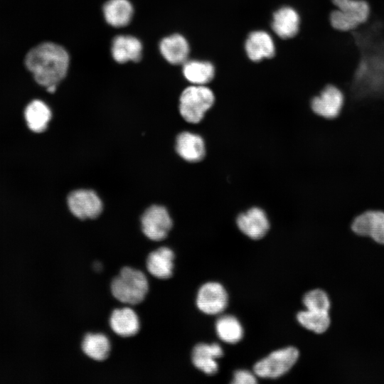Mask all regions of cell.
Wrapping results in <instances>:
<instances>
[{"label":"cell","instance_id":"obj_1","mask_svg":"<svg viewBox=\"0 0 384 384\" xmlns=\"http://www.w3.org/2000/svg\"><path fill=\"white\" fill-rule=\"evenodd\" d=\"M70 58L61 46L45 42L31 48L26 55L25 64L39 85H58L66 75Z\"/></svg>","mask_w":384,"mask_h":384},{"label":"cell","instance_id":"obj_2","mask_svg":"<svg viewBox=\"0 0 384 384\" xmlns=\"http://www.w3.org/2000/svg\"><path fill=\"white\" fill-rule=\"evenodd\" d=\"M149 291V282L140 270L123 267L111 283V292L119 302L135 305L144 301Z\"/></svg>","mask_w":384,"mask_h":384},{"label":"cell","instance_id":"obj_3","mask_svg":"<svg viewBox=\"0 0 384 384\" xmlns=\"http://www.w3.org/2000/svg\"><path fill=\"white\" fill-rule=\"evenodd\" d=\"M214 94L205 85H193L186 87L179 100V111L190 123H198L213 105Z\"/></svg>","mask_w":384,"mask_h":384},{"label":"cell","instance_id":"obj_4","mask_svg":"<svg viewBox=\"0 0 384 384\" xmlns=\"http://www.w3.org/2000/svg\"><path fill=\"white\" fill-rule=\"evenodd\" d=\"M299 355L298 349L292 346L274 351L254 365V373L262 378H277L293 367Z\"/></svg>","mask_w":384,"mask_h":384},{"label":"cell","instance_id":"obj_5","mask_svg":"<svg viewBox=\"0 0 384 384\" xmlns=\"http://www.w3.org/2000/svg\"><path fill=\"white\" fill-rule=\"evenodd\" d=\"M345 103L342 90L333 84H327L310 100L311 111L319 117L327 119L336 118Z\"/></svg>","mask_w":384,"mask_h":384},{"label":"cell","instance_id":"obj_6","mask_svg":"<svg viewBox=\"0 0 384 384\" xmlns=\"http://www.w3.org/2000/svg\"><path fill=\"white\" fill-rule=\"evenodd\" d=\"M352 232L360 237L369 238L384 245V211L368 210L356 216L351 223Z\"/></svg>","mask_w":384,"mask_h":384},{"label":"cell","instance_id":"obj_7","mask_svg":"<svg viewBox=\"0 0 384 384\" xmlns=\"http://www.w3.org/2000/svg\"><path fill=\"white\" fill-rule=\"evenodd\" d=\"M141 223L144 234L154 241L166 238L173 225L168 210L159 205L148 208L142 217Z\"/></svg>","mask_w":384,"mask_h":384},{"label":"cell","instance_id":"obj_8","mask_svg":"<svg viewBox=\"0 0 384 384\" xmlns=\"http://www.w3.org/2000/svg\"><path fill=\"white\" fill-rule=\"evenodd\" d=\"M71 213L80 219L95 218L102 212V203L92 190L79 189L71 192L68 197Z\"/></svg>","mask_w":384,"mask_h":384},{"label":"cell","instance_id":"obj_9","mask_svg":"<svg viewBox=\"0 0 384 384\" xmlns=\"http://www.w3.org/2000/svg\"><path fill=\"white\" fill-rule=\"evenodd\" d=\"M228 294L218 282H209L201 287L198 292L196 304L202 312L215 315L223 312L228 305Z\"/></svg>","mask_w":384,"mask_h":384},{"label":"cell","instance_id":"obj_10","mask_svg":"<svg viewBox=\"0 0 384 384\" xmlns=\"http://www.w3.org/2000/svg\"><path fill=\"white\" fill-rule=\"evenodd\" d=\"M237 225L245 235L254 240L264 237L270 228L265 213L257 207L240 214L237 218Z\"/></svg>","mask_w":384,"mask_h":384},{"label":"cell","instance_id":"obj_11","mask_svg":"<svg viewBox=\"0 0 384 384\" xmlns=\"http://www.w3.org/2000/svg\"><path fill=\"white\" fill-rule=\"evenodd\" d=\"M223 355V349L217 343H198L193 349L191 359L196 368L207 375H213L218 370L215 359Z\"/></svg>","mask_w":384,"mask_h":384},{"label":"cell","instance_id":"obj_12","mask_svg":"<svg viewBox=\"0 0 384 384\" xmlns=\"http://www.w3.org/2000/svg\"><path fill=\"white\" fill-rule=\"evenodd\" d=\"M114 60L119 63L140 60L142 53L141 41L134 36L119 35L114 37L111 46Z\"/></svg>","mask_w":384,"mask_h":384},{"label":"cell","instance_id":"obj_13","mask_svg":"<svg viewBox=\"0 0 384 384\" xmlns=\"http://www.w3.org/2000/svg\"><path fill=\"white\" fill-rule=\"evenodd\" d=\"M174 253L167 247L154 250L147 257L146 265L148 272L154 277L161 279L170 278L174 267Z\"/></svg>","mask_w":384,"mask_h":384},{"label":"cell","instance_id":"obj_14","mask_svg":"<svg viewBox=\"0 0 384 384\" xmlns=\"http://www.w3.org/2000/svg\"><path fill=\"white\" fill-rule=\"evenodd\" d=\"M110 325L112 330L122 337L133 336L140 329L138 315L129 307L114 309L110 318Z\"/></svg>","mask_w":384,"mask_h":384},{"label":"cell","instance_id":"obj_15","mask_svg":"<svg viewBox=\"0 0 384 384\" xmlns=\"http://www.w3.org/2000/svg\"><path fill=\"white\" fill-rule=\"evenodd\" d=\"M245 48L249 58L255 62L274 55L275 46L272 38L265 31H255L250 33L245 41Z\"/></svg>","mask_w":384,"mask_h":384},{"label":"cell","instance_id":"obj_16","mask_svg":"<svg viewBox=\"0 0 384 384\" xmlns=\"http://www.w3.org/2000/svg\"><path fill=\"white\" fill-rule=\"evenodd\" d=\"M300 17L293 8L283 6L273 14L272 28L274 33L282 38L295 36L299 30Z\"/></svg>","mask_w":384,"mask_h":384},{"label":"cell","instance_id":"obj_17","mask_svg":"<svg viewBox=\"0 0 384 384\" xmlns=\"http://www.w3.org/2000/svg\"><path fill=\"white\" fill-rule=\"evenodd\" d=\"M159 50L164 59L173 65L183 64L189 54V45L180 34L164 38L159 43Z\"/></svg>","mask_w":384,"mask_h":384},{"label":"cell","instance_id":"obj_18","mask_svg":"<svg viewBox=\"0 0 384 384\" xmlns=\"http://www.w3.org/2000/svg\"><path fill=\"white\" fill-rule=\"evenodd\" d=\"M176 149L181 157L189 162L201 161L206 152L202 137L188 132H183L178 135Z\"/></svg>","mask_w":384,"mask_h":384},{"label":"cell","instance_id":"obj_19","mask_svg":"<svg viewBox=\"0 0 384 384\" xmlns=\"http://www.w3.org/2000/svg\"><path fill=\"white\" fill-rule=\"evenodd\" d=\"M102 11L107 23L117 28L129 24L134 13L129 0H109L104 4Z\"/></svg>","mask_w":384,"mask_h":384},{"label":"cell","instance_id":"obj_20","mask_svg":"<svg viewBox=\"0 0 384 384\" xmlns=\"http://www.w3.org/2000/svg\"><path fill=\"white\" fill-rule=\"evenodd\" d=\"M51 118V111L43 101L34 100L26 107L25 119L28 128L36 133L43 132Z\"/></svg>","mask_w":384,"mask_h":384},{"label":"cell","instance_id":"obj_21","mask_svg":"<svg viewBox=\"0 0 384 384\" xmlns=\"http://www.w3.org/2000/svg\"><path fill=\"white\" fill-rule=\"evenodd\" d=\"M83 353L96 361L106 360L111 351L109 338L102 334H87L82 342Z\"/></svg>","mask_w":384,"mask_h":384},{"label":"cell","instance_id":"obj_22","mask_svg":"<svg viewBox=\"0 0 384 384\" xmlns=\"http://www.w3.org/2000/svg\"><path fill=\"white\" fill-rule=\"evenodd\" d=\"M182 71L187 80L199 85H204L211 81L215 73L212 63L200 60H186L183 64Z\"/></svg>","mask_w":384,"mask_h":384},{"label":"cell","instance_id":"obj_23","mask_svg":"<svg viewBox=\"0 0 384 384\" xmlns=\"http://www.w3.org/2000/svg\"><path fill=\"white\" fill-rule=\"evenodd\" d=\"M218 337L228 343H236L243 336V329L238 319L232 315H223L215 323Z\"/></svg>","mask_w":384,"mask_h":384},{"label":"cell","instance_id":"obj_24","mask_svg":"<svg viewBox=\"0 0 384 384\" xmlns=\"http://www.w3.org/2000/svg\"><path fill=\"white\" fill-rule=\"evenodd\" d=\"M297 319L303 327L316 334L324 333L331 324L329 312L306 309L299 311L297 315Z\"/></svg>","mask_w":384,"mask_h":384},{"label":"cell","instance_id":"obj_25","mask_svg":"<svg viewBox=\"0 0 384 384\" xmlns=\"http://www.w3.org/2000/svg\"><path fill=\"white\" fill-rule=\"evenodd\" d=\"M334 6L354 18L358 23H364L369 18L370 9L365 0H331Z\"/></svg>","mask_w":384,"mask_h":384},{"label":"cell","instance_id":"obj_26","mask_svg":"<svg viewBox=\"0 0 384 384\" xmlns=\"http://www.w3.org/2000/svg\"><path fill=\"white\" fill-rule=\"evenodd\" d=\"M302 302L306 309L315 311L329 312L331 305L328 294L321 289H315L306 292Z\"/></svg>","mask_w":384,"mask_h":384},{"label":"cell","instance_id":"obj_27","mask_svg":"<svg viewBox=\"0 0 384 384\" xmlns=\"http://www.w3.org/2000/svg\"><path fill=\"white\" fill-rule=\"evenodd\" d=\"M329 22L333 28L342 32L352 31L360 25L351 16L336 8L330 13Z\"/></svg>","mask_w":384,"mask_h":384},{"label":"cell","instance_id":"obj_28","mask_svg":"<svg viewBox=\"0 0 384 384\" xmlns=\"http://www.w3.org/2000/svg\"><path fill=\"white\" fill-rule=\"evenodd\" d=\"M255 375L246 370H238L234 373L233 379L231 383L255 384L257 381Z\"/></svg>","mask_w":384,"mask_h":384},{"label":"cell","instance_id":"obj_29","mask_svg":"<svg viewBox=\"0 0 384 384\" xmlns=\"http://www.w3.org/2000/svg\"><path fill=\"white\" fill-rule=\"evenodd\" d=\"M57 88V85H51L48 87H46V90L50 93H53Z\"/></svg>","mask_w":384,"mask_h":384}]
</instances>
